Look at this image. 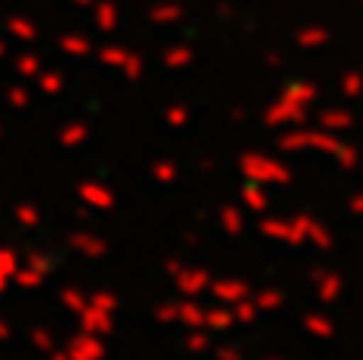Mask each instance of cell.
I'll return each mask as SVG.
<instances>
[{
	"instance_id": "11",
	"label": "cell",
	"mask_w": 363,
	"mask_h": 360,
	"mask_svg": "<svg viewBox=\"0 0 363 360\" xmlns=\"http://www.w3.org/2000/svg\"><path fill=\"white\" fill-rule=\"evenodd\" d=\"M26 265L38 268L42 274H51V261H48V255H42V252H32L29 259H26Z\"/></svg>"
},
{
	"instance_id": "5",
	"label": "cell",
	"mask_w": 363,
	"mask_h": 360,
	"mask_svg": "<svg viewBox=\"0 0 363 360\" xmlns=\"http://www.w3.org/2000/svg\"><path fill=\"white\" fill-rule=\"evenodd\" d=\"M80 198L86 204H93V208H108L112 204V195H108L102 185H83L80 189Z\"/></svg>"
},
{
	"instance_id": "7",
	"label": "cell",
	"mask_w": 363,
	"mask_h": 360,
	"mask_svg": "<svg viewBox=\"0 0 363 360\" xmlns=\"http://www.w3.org/2000/svg\"><path fill=\"white\" fill-rule=\"evenodd\" d=\"M70 246L83 255H99L102 252V242L93 240V236H70Z\"/></svg>"
},
{
	"instance_id": "16",
	"label": "cell",
	"mask_w": 363,
	"mask_h": 360,
	"mask_svg": "<svg viewBox=\"0 0 363 360\" xmlns=\"http://www.w3.org/2000/svg\"><path fill=\"white\" fill-rule=\"evenodd\" d=\"M10 335H13V329L4 322V319H0V342H10Z\"/></svg>"
},
{
	"instance_id": "17",
	"label": "cell",
	"mask_w": 363,
	"mask_h": 360,
	"mask_svg": "<svg viewBox=\"0 0 363 360\" xmlns=\"http://www.w3.org/2000/svg\"><path fill=\"white\" fill-rule=\"evenodd\" d=\"M13 29H16L23 38H29V35H32V29H29V26H26V23H13Z\"/></svg>"
},
{
	"instance_id": "6",
	"label": "cell",
	"mask_w": 363,
	"mask_h": 360,
	"mask_svg": "<svg viewBox=\"0 0 363 360\" xmlns=\"http://www.w3.org/2000/svg\"><path fill=\"white\" fill-rule=\"evenodd\" d=\"M13 217H16V223H23V227H29V230H35L38 223H42V214H38V208H32V204H16Z\"/></svg>"
},
{
	"instance_id": "2",
	"label": "cell",
	"mask_w": 363,
	"mask_h": 360,
	"mask_svg": "<svg viewBox=\"0 0 363 360\" xmlns=\"http://www.w3.org/2000/svg\"><path fill=\"white\" fill-rule=\"evenodd\" d=\"M45 278H48V274H42L38 268L23 265V268H16V274H13V284H16L19 291H35V287L45 284Z\"/></svg>"
},
{
	"instance_id": "9",
	"label": "cell",
	"mask_w": 363,
	"mask_h": 360,
	"mask_svg": "<svg viewBox=\"0 0 363 360\" xmlns=\"http://www.w3.org/2000/svg\"><path fill=\"white\" fill-rule=\"evenodd\" d=\"M61 303L67 306L70 313H80L83 306H86V303H83V297H80V293L74 291V287H64V291H61Z\"/></svg>"
},
{
	"instance_id": "8",
	"label": "cell",
	"mask_w": 363,
	"mask_h": 360,
	"mask_svg": "<svg viewBox=\"0 0 363 360\" xmlns=\"http://www.w3.org/2000/svg\"><path fill=\"white\" fill-rule=\"evenodd\" d=\"M83 137H86V128H83V125H70V128H64V131H61V144L64 147L80 144Z\"/></svg>"
},
{
	"instance_id": "3",
	"label": "cell",
	"mask_w": 363,
	"mask_h": 360,
	"mask_svg": "<svg viewBox=\"0 0 363 360\" xmlns=\"http://www.w3.org/2000/svg\"><path fill=\"white\" fill-rule=\"evenodd\" d=\"M16 268H19L16 252H13V249H4V246H0V293H4L6 287L13 284V274H16Z\"/></svg>"
},
{
	"instance_id": "18",
	"label": "cell",
	"mask_w": 363,
	"mask_h": 360,
	"mask_svg": "<svg viewBox=\"0 0 363 360\" xmlns=\"http://www.w3.org/2000/svg\"><path fill=\"white\" fill-rule=\"evenodd\" d=\"M51 360H70L67 354H55V357H51Z\"/></svg>"
},
{
	"instance_id": "10",
	"label": "cell",
	"mask_w": 363,
	"mask_h": 360,
	"mask_svg": "<svg viewBox=\"0 0 363 360\" xmlns=\"http://www.w3.org/2000/svg\"><path fill=\"white\" fill-rule=\"evenodd\" d=\"M32 344H35L38 351H51L55 348V338H51V332L48 329H32Z\"/></svg>"
},
{
	"instance_id": "14",
	"label": "cell",
	"mask_w": 363,
	"mask_h": 360,
	"mask_svg": "<svg viewBox=\"0 0 363 360\" xmlns=\"http://www.w3.org/2000/svg\"><path fill=\"white\" fill-rule=\"evenodd\" d=\"M19 70H23V74H38V61L35 57H23V61H19Z\"/></svg>"
},
{
	"instance_id": "4",
	"label": "cell",
	"mask_w": 363,
	"mask_h": 360,
	"mask_svg": "<svg viewBox=\"0 0 363 360\" xmlns=\"http://www.w3.org/2000/svg\"><path fill=\"white\" fill-rule=\"evenodd\" d=\"M80 322L86 332H108V313L99 310V306H93V310H86L83 306L80 310Z\"/></svg>"
},
{
	"instance_id": "15",
	"label": "cell",
	"mask_w": 363,
	"mask_h": 360,
	"mask_svg": "<svg viewBox=\"0 0 363 360\" xmlns=\"http://www.w3.org/2000/svg\"><path fill=\"white\" fill-rule=\"evenodd\" d=\"M93 306H99V310H112V306H115V300L112 297H106V293H96V300H93Z\"/></svg>"
},
{
	"instance_id": "12",
	"label": "cell",
	"mask_w": 363,
	"mask_h": 360,
	"mask_svg": "<svg viewBox=\"0 0 363 360\" xmlns=\"http://www.w3.org/2000/svg\"><path fill=\"white\" fill-rule=\"evenodd\" d=\"M26 102H29V93H26L23 86H13L10 89V106H16V108H23Z\"/></svg>"
},
{
	"instance_id": "13",
	"label": "cell",
	"mask_w": 363,
	"mask_h": 360,
	"mask_svg": "<svg viewBox=\"0 0 363 360\" xmlns=\"http://www.w3.org/2000/svg\"><path fill=\"white\" fill-rule=\"evenodd\" d=\"M57 86H61V77H57V74H45L42 77V89H45V93H55Z\"/></svg>"
},
{
	"instance_id": "1",
	"label": "cell",
	"mask_w": 363,
	"mask_h": 360,
	"mask_svg": "<svg viewBox=\"0 0 363 360\" xmlns=\"http://www.w3.org/2000/svg\"><path fill=\"white\" fill-rule=\"evenodd\" d=\"M67 357L70 360H99L102 357V344L93 342V338H86V335H80V338H74V342H70Z\"/></svg>"
}]
</instances>
